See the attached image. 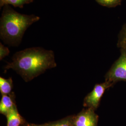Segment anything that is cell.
Wrapping results in <instances>:
<instances>
[{"label": "cell", "mask_w": 126, "mask_h": 126, "mask_svg": "<svg viewBox=\"0 0 126 126\" xmlns=\"http://www.w3.org/2000/svg\"><path fill=\"white\" fill-rule=\"evenodd\" d=\"M56 66L52 50L32 47L16 52L13 56L12 62L8 63L5 69H13L28 82Z\"/></svg>", "instance_id": "cell-1"}, {"label": "cell", "mask_w": 126, "mask_h": 126, "mask_svg": "<svg viewBox=\"0 0 126 126\" xmlns=\"http://www.w3.org/2000/svg\"><path fill=\"white\" fill-rule=\"evenodd\" d=\"M40 19L34 14L19 13L9 5H5L0 19V38L9 45L17 46L28 28Z\"/></svg>", "instance_id": "cell-2"}, {"label": "cell", "mask_w": 126, "mask_h": 126, "mask_svg": "<svg viewBox=\"0 0 126 126\" xmlns=\"http://www.w3.org/2000/svg\"><path fill=\"white\" fill-rule=\"evenodd\" d=\"M119 58L114 62L105 75V81L114 84L118 81L126 82V50L120 49Z\"/></svg>", "instance_id": "cell-3"}, {"label": "cell", "mask_w": 126, "mask_h": 126, "mask_svg": "<svg viewBox=\"0 0 126 126\" xmlns=\"http://www.w3.org/2000/svg\"><path fill=\"white\" fill-rule=\"evenodd\" d=\"M114 84L109 81H105L101 84H96L93 90L87 95L84 100V107L96 110L99 106L105 91L111 87Z\"/></svg>", "instance_id": "cell-4"}, {"label": "cell", "mask_w": 126, "mask_h": 126, "mask_svg": "<svg viewBox=\"0 0 126 126\" xmlns=\"http://www.w3.org/2000/svg\"><path fill=\"white\" fill-rule=\"evenodd\" d=\"M91 108L84 109L74 115L72 126H98L99 116Z\"/></svg>", "instance_id": "cell-5"}, {"label": "cell", "mask_w": 126, "mask_h": 126, "mask_svg": "<svg viewBox=\"0 0 126 126\" xmlns=\"http://www.w3.org/2000/svg\"><path fill=\"white\" fill-rule=\"evenodd\" d=\"M16 106L13 93L9 95H2L0 102V113L6 116Z\"/></svg>", "instance_id": "cell-6"}, {"label": "cell", "mask_w": 126, "mask_h": 126, "mask_svg": "<svg viewBox=\"0 0 126 126\" xmlns=\"http://www.w3.org/2000/svg\"><path fill=\"white\" fill-rule=\"evenodd\" d=\"M7 126H22L26 122L18 112L16 105L6 116Z\"/></svg>", "instance_id": "cell-7"}, {"label": "cell", "mask_w": 126, "mask_h": 126, "mask_svg": "<svg viewBox=\"0 0 126 126\" xmlns=\"http://www.w3.org/2000/svg\"><path fill=\"white\" fill-rule=\"evenodd\" d=\"M13 87V81L11 78L6 79L2 77L0 78V92L2 95L10 94Z\"/></svg>", "instance_id": "cell-8"}, {"label": "cell", "mask_w": 126, "mask_h": 126, "mask_svg": "<svg viewBox=\"0 0 126 126\" xmlns=\"http://www.w3.org/2000/svg\"><path fill=\"white\" fill-rule=\"evenodd\" d=\"M34 0H0V7L11 5L16 8H23L24 5L33 2Z\"/></svg>", "instance_id": "cell-9"}, {"label": "cell", "mask_w": 126, "mask_h": 126, "mask_svg": "<svg viewBox=\"0 0 126 126\" xmlns=\"http://www.w3.org/2000/svg\"><path fill=\"white\" fill-rule=\"evenodd\" d=\"M117 45L120 49L126 50V23L122 25L118 34Z\"/></svg>", "instance_id": "cell-10"}, {"label": "cell", "mask_w": 126, "mask_h": 126, "mask_svg": "<svg viewBox=\"0 0 126 126\" xmlns=\"http://www.w3.org/2000/svg\"><path fill=\"white\" fill-rule=\"evenodd\" d=\"M74 115L68 116L62 119L47 123L48 126H72Z\"/></svg>", "instance_id": "cell-11"}, {"label": "cell", "mask_w": 126, "mask_h": 126, "mask_svg": "<svg viewBox=\"0 0 126 126\" xmlns=\"http://www.w3.org/2000/svg\"><path fill=\"white\" fill-rule=\"evenodd\" d=\"M99 4L107 8H114L122 3V0H95Z\"/></svg>", "instance_id": "cell-12"}, {"label": "cell", "mask_w": 126, "mask_h": 126, "mask_svg": "<svg viewBox=\"0 0 126 126\" xmlns=\"http://www.w3.org/2000/svg\"><path fill=\"white\" fill-rule=\"evenodd\" d=\"M10 51L8 47L0 43V60H2L9 54Z\"/></svg>", "instance_id": "cell-13"}, {"label": "cell", "mask_w": 126, "mask_h": 126, "mask_svg": "<svg viewBox=\"0 0 126 126\" xmlns=\"http://www.w3.org/2000/svg\"><path fill=\"white\" fill-rule=\"evenodd\" d=\"M24 126H48L47 123L43 124H40V125H37V124H35L33 123H26Z\"/></svg>", "instance_id": "cell-14"}, {"label": "cell", "mask_w": 126, "mask_h": 126, "mask_svg": "<svg viewBox=\"0 0 126 126\" xmlns=\"http://www.w3.org/2000/svg\"><path fill=\"white\" fill-rule=\"evenodd\" d=\"M24 126V125H23V126Z\"/></svg>", "instance_id": "cell-15"}]
</instances>
